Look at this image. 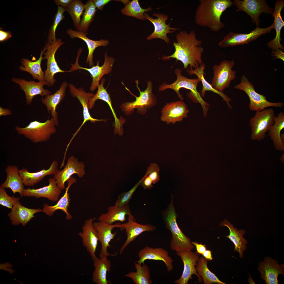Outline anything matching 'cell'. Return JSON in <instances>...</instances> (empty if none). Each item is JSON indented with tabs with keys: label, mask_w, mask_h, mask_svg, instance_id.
<instances>
[{
	"label": "cell",
	"mask_w": 284,
	"mask_h": 284,
	"mask_svg": "<svg viewBox=\"0 0 284 284\" xmlns=\"http://www.w3.org/2000/svg\"><path fill=\"white\" fill-rule=\"evenodd\" d=\"M176 38L177 42L173 43L174 52L170 56H164L162 59L175 58L182 63L184 68L187 69L189 65V70L193 69V68L195 69L203 63L202 56L204 49L201 46L202 41L197 38L194 31L189 33L185 31H180L176 34Z\"/></svg>",
	"instance_id": "obj_1"
},
{
	"label": "cell",
	"mask_w": 284,
	"mask_h": 284,
	"mask_svg": "<svg viewBox=\"0 0 284 284\" xmlns=\"http://www.w3.org/2000/svg\"><path fill=\"white\" fill-rule=\"evenodd\" d=\"M195 19L198 25L207 27L217 32L223 28L224 24L221 20L223 12L233 4L230 0H200Z\"/></svg>",
	"instance_id": "obj_2"
},
{
	"label": "cell",
	"mask_w": 284,
	"mask_h": 284,
	"mask_svg": "<svg viewBox=\"0 0 284 284\" xmlns=\"http://www.w3.org/2000/svg\"><path fill=\"white\" fill-rule=\"evenodd\" d=\"M165 224V228L171 232L172 238L170 247L176 252L184 251H191L194 245L189 238L182 231L177 224V215L174 204V198L172 196L170 203L161 213Z\"/></svg>",
	"instance_id": "obj_3"
},
{
	"label": "cell",
	"mask_w": 284,
	"mask_h": 284,
	"mask_svg": "<svg viewBox=\"0 0 284 284\" xmlns=\"http://www.w3.org/2000/svg\"><path fill=\"white\" fill-rule=\"evenodd\" d=\"M182 71L179 68L176 69L174 72L177 76L176 80L174 83L169 84L163 83L159 86V91H163L168 89H172L177 94L179 99L182 100L184 99L179 93L180 89L183 88L190 90V92L187 94V96L194 102L201 104L203 109L204 115L206 117L210 105L203 99L200 93L197 90V86L200 80L198 78L194 79L188 78L182 75Z\"/></svg>",
	"instance_id": "obj_4"
},
{
	"label": "cell",
	"mask_w": 284,
	"mask_h": 284,
	"mask_svg": "<svg viewBox=\"0 0 284 284\" xmlns=\"http://www.w3.org/2000/svg\"><path fill=\"white\" fill-rule=\"evenodd\" d=\"M56 126L53 118L49 119V117L44 122L34 121L24 127L16 126L15 129L18 134L37 143L48 141L51 135L56 132Z\"/></svg>",
	"instance_id": "obj_5"
},
{
	"label": "cell",
	"mask_w": 284,
	"mask_h": 284,
	"mask_svg": "<svg viewBox=\"0 0 284 284\" xmlns=\"http://www.w3.org/2000/svg\"><path fill=\"white\" fill-rule=\"evenodd\" d=\"M135 82L139 92V97L133 94L123 84L125 89L136 98L135 100L133 102H126L121 104V108L127 115L132 113L135 109H136L138 113L144 114L146 113L148 110L155 106L157 103L156 98L152 92L153 85L151 81L147 82V87L143 91H141L138 86L139 80H137L135 81Z\"/></svg>",
	"instance_id": "obj_6"
},
{
	"label": "cell",
	"mask_w": 284,
	"mask_h": 284,
	"mask_svg": "<svg viewBox=\"0 0 284 284\" xmlns=\"http://www.w3.org/2000/svg\"><path fill=\"white\" fill-rule=\"evenodd\" d=\"M275 116L272 108L256 112L249 120L251 139L257 141L263 140L266 137V133L273 124Z\"/></svg>",
	"instance_id": "obj_7"
},
{
	"label": "cell",
	"mask_w": 284,
	"mask_h": 284,
	"mask_svg": "<svg viewBox=\"0 0 284 284\" xmlns=\"http://www.w3.org/2000/svg\"><path fill=\"white\" fill-rule=\"evenodd\" d=\"M234 88L242 90L246 94L250 100L248 107L251 111L258 112L268 107L281 108L284 105L283 103H273L268 101L266 96L255 91L253 85L245 75L242 76L240 83L235 85Z\"/></svg>",
	"instance_id": "obj_8"
},
{
	"label": "cell",
	"mask_w": 284,
	"mask_h": 284,
	"mask_svg": "<svg viewBox=\"0 0 284 284\" xmlns=\"http://www.w3.org/2000/svg\"><path fill=\"white\" fill-rule=\"evenodd\" d=\"M82 50V48H80L78 50L76 61L74 64H72V67L70 70L72 71L78 69H83L88 71L92 78V81L90 90L91 91L93 92L98 88L99 84V82L102 77L105 74H108L111 71L115 60L113 57H109L107 55V51H106L105 53L104 63L102 66H99L100 60H98L95 66L94 65L90 68L83 67L80 66L78 62L79 57Z\"/></svg>",
	"instance_id": "obj_9"
},
{
	"label": "cell",
	"mask_w": 284,
	"mask_h": 284,
	"mask_svg": "<svg viewBox=\"0 0 284 284\" xmlns=\"http://www.w3.org/2000/svg\"><path fill=\"white\" fill-rule=\"evenodd\" d=\"M235 65L233 60H224L213 66L214 75L211 84L215 89L223 92L229 87L231 81L236 78V71L232 69Z\"/></svg>",
	"instance_id": "obj_10"
},
{
	"label": "cell",
	"mask_w": 284,
	"mask_h": 284,
	"mask_svg": "<svg viewBox=\"0 0 284 284\" xmlns=\"http://www.w3.org/2000/svg\"><path fill=\"white\" fill-rule=\"evenodd\" d=\"M275 28V25L273 23L271 26L266 28H261L256 27L254 30L248 34H244L230 32L218 43V45L222 48H226L247 44L256 39L262 35L270 33Z\"/></svg>",
	"instance_id": "obj_11"
},
{
	"label": "cell",
	"mask_w": 284,
	"mask_h": 284,
	"mask_svg": "<svg viewBox=\"0 0 284 284\" xmlns=\"http://www.w3.org/2000/svg\"><path fill=\"white\" fill-rule=\"evenodd\" d=\"M233 4L237 8L235 11H243L251 18L256 27L260 23L259 16L262 13L272 14L274 9L270 7L265 0H234Z\"/></svg>",
	"instance_id": "obj_12"
},
{
	"label": "cell",
	"mask_w": 284,
	"mask_h": 284,
	"mask_svg": "<svg viewBox=\"0 0 284 284\" xmlns=\"http://www.w3.org/2000/svg\"><path fill=\"white\" fill-rule=\"evenodd\" d=\"M65 42L59 38L54 43L50 44L46 43L47 51L43 54L45 56L43 59H46L47 68L44 72V80L48 87L53 86L56 80L54 78L55 75L59 73H65L71 72L70 70L65 71L60 69L58 65L55 58V54L57 50Z\"/></svg>",
	"instance_id": "obj_13"
},
{
	"label": "cell",
	"mask_w": 284,
	"mask_h": 284,
	"mask_svg": "<svg viewBox=\"0 0 284 284\" xmlns=\"http://www.w3.org/2000/svg\"><path fill=\"white\" fill-rule=\"evenodd\" d=\"M85 165L82 161H79L78 159L72 155L68 159L67 163L64 168L54 175L58 187L61 190L65 188L66 181L74 174L82 178L85 174Z\"/></svg>",
	"instance_id": "obj_14"
},
{
	"label": "cell",
	"mask_w": 284,
	"mask_h": 284,
	"mask_svg": "<svg viewBox=\"0 0 284 284\" xmlns=\"http://www.w3.org/2000/svg\"><path fill=\"white\" fill-rule=\"evenodd\" d=\"M177 255L180 257L184 265L182 274L180 278L174 281L176 284H187L190 279H192V276L196 275L198 281L201 282L202 277L197 273L196 266L199 257L198 254L191 251H184L176 252Z\"/></svg>",
	"instance_id": "obj_15"
},
{
	"label": "cell",
	"mask_w": 284,
	"mask_h": 284,
	"mask_svg": "<svg viewBox=\"0 0 284 284\" xmlns=\"http://www.w3.org/2000/svg\"><path fill=\"white\" fill-rule=\"evenodd\" d=\"M145 19L149 21L153 24L154 27V32L146 39L149 40L155 38H159L164 40L165 42L168 44L170 40L167 36L168 33H172L174 31L179 30V28H171L170 27V23L167 24L166 22L168 19V16L160 13H154L153 16L157 18H153L150 17L146 13L144 14Z\"/></svg>",
	"instance_id": "obj_16"
},
{
	"label": "cell",
	"mask_w": 284,
	"mask_h": 284,
	"mask_svg": "<svg viewBox=\"0 0 284 284\" xmlns=\"http://www.w3.org/2000/svg\"><path fill=\"white\" fill-rule=\"evenodd\" d=\"M161 120L168 124L182 121L189 112L186 104L182 101L167 103L161 111Z\"/></svg>",
	"instance_id": "obj_17"
},
{
	"label": "cell",
	"mask_w": 284,
	"mask_h": 284,
	"mask_svg": "<svg viewBox=\"0 0 284 284\" xmlns=\"http://www.w3.org/2000/svg\"><path fill=\"white\" fill-rule=\"evenodd\" d=\"M258 270L266 284H278V275L284 274V265H279L277 260L266 257L263 261L260 262Z\"/></svg>",
	"instance_id": "obj_18"
},
{
	"label": "cell",
	"mask_w": 284,
	"mask_h": 284,
	"mask_svg": "<svg viewBox=\"0 0 284 284\" xmlns=\"http://www.w3.org/2000/svg\"><path fill=\"white\" fill-rule=\"evenodd\" d=\"M95 218H89L86 220L82 227V231L78 235L82 239L83 246L85 247L93 261L98 258L95 253L99 239L97 231L93 225Z\"/></svg>",
	"instance_id": "obj_19"
},
{
	"label": "cell",
	"mask_w": 284,
	"mask_h": 284,
	"mask_svg": "<svg viewBox=\"0 0 284 284\" xmlns=\"http://www.w3.org/2000/svg\"><path fill=\"white\" fill-rule=\"evenodd\" d=\"M128 222L125 223H118V227L121 230L125 229L127 236L125 242L120 248V254H122L129 244L141 234L145 231H153L156 229L155 226L151 225H142L137 223L133 215L128 216Z\"/></svg>",
	"instance_id": "obj_20"
},
{
	"label": "cell",
	"mask_w": 284,
	"mask_h": 284,
	"mask_svg": "<svg viewBox=\"0 0 284 284\" xmlns=\"http://www.w3.org/2000/svg\"><path fill=\"white\" fill-rule=\"evenodd\" d=\"M11 80L19 85L20 89L24 92L26 103L28 105L31 104L33 99L36 95H39L43 97L51 94L49 90L43 88L44 85H47L46 83L28 81L24 79L15 77L12 78Z\"/></svg>",
	"instance_id": "obj_21"
},
{
	"label": "cell",
	"mask_w": 284,
	"mask_h": 284,
	"mask_svg": "<svg viewBox=\"0 0 284 284\" xmlns=\"http://www.w3.org/2000/svg\"><path fill=\"white\" fill-rule=\"evenodd\" d=\"M69 87L72 96L76 97L81 104L83 108V122L73 135L70 141L72 140L80 131L82 126L87 121H89L91 122L95 123L96 121H104V119H98L93 118L90 114L89 111V103L90 99L94 94L91 92H87L82 87L77 88L73 84H69Z\"/></svg>",
	"instance_id": "obj_22"
},
{
	"label": "cell",
	"mask_w": 284,
	"mask_h": 284,
	"mask_svg": "<svg viewBox=\"0 0 284 284\" xmlns=\"http://www.w3.org/2000/svg\"><path fill=\"white\" fill-rule=\"evenodd\" d=\"M93 225L98 233L99 241L101 245V249L99 256L100 257L111 256L114 255L109 253L108 251V247H111L110 242L113 239L116 234V232L112 233L113 229L118 227V223L110 224L99 221L94 222Z\"/></svg>",
	"instance_id": "obj_23"
},
{
	"label": "cell",
	"mask_w": 284,
	"mask_h": 284,
	"mask_svg": "<svg viewBox=\"0 0 284 284\" xmlns=\"http://www.w3.org/2000/svg\"><path fill=\"white\" fill-rule=\"evenodd\" d=\"M138 256L139 260L135 262L139 264H143L148 260H161L164 262L168 271L170 272L173 269V260L168 251L163 248H154L146 246L140 251Z\"/></svg>",
	"instance_id": "obj_24"
},
{
	"label": "cell",
	"mask_w": 284,
	"mask_h": 284,
	"mask_svg": "<svg viewBox=\"0 0 284 284\" xmlns=\"http://www.w3.org/2000/svg\"><path fill=\"white\" fill-rule=\"evenodd\" d=\"M59 171L58 162L54 160L48 169L44 168L39 171L32 173L29 172L26 169L23 167L19 170V172L23 185L31 186L40 181L47 176L54 175Z\"/></svg>",
	"instance_id": "obj_25"
},
{
	"label": "cell",
	"mask_w": 284,
	"mask_h": 284,
	"mask_svg": "<svg viewBox=\"0 0 284 284\" xmlns=\"http://www.w3.org/2000/svg\"><path fill=\"white\" fill-rule=\"evenodd\" d=\"M49 184L47 186L37 189L29 187L24 189L23 193V196L34 197L36 198L44 197L49 200L56 201L58 200L61 190L57 187L55 180L50 178L48 180Z\"/></svg>",
	"instance_id": "obj_26"
},
{
	"label": "cell",
	"mask_w": 284,
	"mask_h": 284,
	"mask_svg": "<svg viewBox=\"0 0 284 284\" xmlns=\"http://www.w3.org/2000/svg\"><path fill=\"white\" fill-rule=\"evenodd\" d=\"M68 85L66 82H63L59 89L54 94L46 96L41 99V102L46 106L48 112L49 114L51 113L52 118L57 126H59V123L57 108L65 97L66 90Z\"/></svg>",
	"instance_id": "obj_27"
},
{
	"label": "cell",
	"mask_w": 284,
	"mask_h": 284,
	"mask_svg": "<svg viewBox=\"0 0 284 284\" xmlns=\"http://www.w3.org/2000/svg\"><path fill=\"white\" fill-rule=\"evenodd\" d=\"M42 211L40 208L30 209L21 205L19 201L14 204L8 216L12 224L17 225L21 224L23 226L32 219L36 213Z\"/></svg>",
	"instance_id": "obj_28"
},
{
	"label": "cell",
	"mask_w": 284,
	"mask_h": 284,
	"mask_svg": "<svg viewBox=\"0 0 284 284\" xmlns=\"http://www.w3.org/2000/svg\"><path fill=\"white\" fill-rule=\"evenodd\" d=\"M76 178L71 176L68 180V186L65 188V192L63 196L58 201L57 203L53 206H49L45 204L43 205L42 212L49 216L53 215L56 210H60L65 212L66 215V218L67 220H70L72 216L68 211V208L71 200L68 191L71 185L76 182Z\"/></svg>",
	"instance_id": "obj_29"
},
{
	"label": "cell",
	"mask_w": 284,
	"mask_h": 284,
	"mask_svg": "<svg viewBox=\"0 0 284 284\" xmlns=\"http://www.w3.org/2000/svg\"><path fill=\"white\" fill-rule=\"evenodd\" d=\"M275 7L272 16L274 18L275 29L276 31V36L275 38L268 42L267 45L268 47L275 50L279 48L283 50L284 47L280 43L281 40V31L282 28L284 26V22L281 15V12L284 7L283 0H277L275 3Z\"/></svg>",
	"instance_id": "obj_30"
},
{
	"label": "cell",
	"mask_w": 284,
	"mask_h": 284,
	"mask_svg": "<svg viewBox=\"0 0 284 284\" xmlns=\"http://www.w3.org/2000/svg\"><path fill=\"white\" fill-rule=\"evenodd\" d=\"M66 32L72 39L78 38L85 43L88 50L86 62L88 63L89 66L91 67L94 65L93 54L96 48L99 46H106L109 44V42L108 40L100 39L99 40H93L86 36V35L88 34L87 33H84L74 30L71 28L67 29Z\"/></svg>",
	"instance_id": "obj_31"
},
{
	"label": "cell",
	"mask_w": 284,
	"mask_h": 284,
	"mask_svg": "<svg viewBox=\"0 0 284 284\" xmlns=\"http://www.w3.org/2000/svg\"><path fill=\"white\" fill-rule=\"evenodd\" d=\"M19 170L18 167L16 165L7 166L5 170L7 174L6 179L1 185L0 187L10 188L14 194L18 192L22 197L24 185L19 175Z\"/></svg>",
	"instance_id": "obj_32"
},
{
	"label": "cell",
	"mask_w": 284,
	"mask_h": 284,
	"mask_svg": "<svg viewBox=\"0 0 284 284\" xmlns=\"http://www.w3.org/2000/svg\"><path fill=\"white\" fill-rule=\"evenodd\" d=\"M220 226H225L229 230V234L226 236L234 243V251L239 252V256L241 258L243 257V252L247 249L246 245L247 241L243 237L246 231L245 230H239L235 228L233 225L226 220H224L220 224Z\"/></svg>",
	"instance_id": "obj_33"
},
{
	"label": "cell",
	"mask_w": 284,
	"mask_h": 284,
	"mask_svg": "<svg viewBox=\"0 0 284 284\" xmlns=\"http://www.w3.org/2000/svg\"><path fill=\"white\" fill-rule=\"evenodd\" d=\"M46 50L45 45L43 50L41 51L39 58L35 61H31L28 59L22 58L21 61L22 65L19 67V69L30 73L34 79H37L39 82L46 83L44 80V73L42 70L41 63L43 59L42 55Z\"/></svg>",
	"instance_id": "obj_34"
},
{
	"label": "cell",
	"mask_w": 284,
	"mask_h": 284,
	"mask_svg": "<svg viewBox=\"0 0 284 284\" xmlns=\"http://www.w3.org/2000/svg\"><path fill=\"white\" fill-rule=\"evenodd\" d=\"M107 212L102 214L99 218L98 220L108 224H112L118 221H125V216H132L128 204L119 207L115 205L108 207Z\"/></svg>",
	"instance_id": "obj_35"
},
{
	"label": "cell",
	"mask_w": 284,
	"mask_h": 284,
	"mask_svg": "<svg viewBox=\"0 0 284 284\" xmlns=\"http://www.w3.org/2000/svg\"><path fill=\"white\" fill-rule=\"evenodd\" d=\"M104 256L93 261L95 270L92 274V281L97 284H108L110 281L107 279V272L111 271V261Z\"/></svg>",
	"instance_id": "obj_36"
},
{
	"label": "cell",
	"mask_w": 284,
	"mask_h": 284,
	"mask_svg": "<svg viewBox=\"0 0 284 284\" xmlns=\"http://www.w3.org/2000/svg\"><path fill=\"white\" fill-rule=\"evenodd\" d=\"M105 81V78H103L100 84L98 87V90L96 93L90 99L89 103V108L91 109L94 107L95 102L98 99H100L106 102L109 106L115 120V128L116 131H120L121 130L123 124L121 123L116 116L112 105L111 101L109 95L106 89L104 87Z\"/></svg>",
	"instance_id": "obj_37"
},
{
	"label": "cell",
	"mask_w": 284,
	"mask_h": 284,
	"mask_svg": "<svg viewBox=\"0 0 284 284\" xmlns=\"http://www.w3.org/2000/svg\"><path fill=\"white\" fill-rule=\"evenodd\" d=\"M205 67V64L203 63L199 67L194 69V70L189 69L187 70L189 75L195 74L196 75L201 82L202 87L201 93L200 94L201 96L204 97L205 96V92L206 91H211L220 95L222 98L223 100L226 102L229 108L230 109H231L232 107L229 103L232 100L231 99L227 96L223 92H219L215 89L211 84L209 83L205 79L204 75Z\"/></svg>",
	"instance_id": "obj_38"
},
{
	"label": "cell",
	"mask_w": 284,
	"mask_h": 284,
	"mask_svg": "<svg viewBox=\"0 0 284 284\" xmlns=\"http://www.w3.org/2000/svg\"><path fill=\"white\" fill-rule=\"evenodd\" d=\"M284 128V113L281 111L275 116L274 123L268 131L275 149L282 151L284 150V144L281 140V131Z\"/></svg>",
	"instance_id": "obj_39"
},
{
	"label": "cell",
	"mask_w": 284,
	"mask_h": 284,
	"mask_svg": "<svg viewBox=\"0 0 284 284\" xmlns=\"http://www.w3.org/2000/svg\"><path fill=\"white\" fill-rule=\"evenodd\" d=\"M134 265L136 271L131 272L125 275V276L131 278L135 284H152L148 266L144 263L142 266L135 262Z\"/></svg>",
	"instance_id": "obj_40"
},
{
	"label": "cell",
	"mask_w": 284,
	"mask_h": 284,
	"mask_svg": "<svg viewBox=\"0 0 284 284\" xmlns=\"http://www.w3.org/2000/svg\"><path fill=\"white\" fill-rule=\"evenodd\" d=\"M207 260L204 257L199 258L196 266V271L202 277L204 284H225L215 274L211 272L207 266Z\"/></svg>",
	"instance_id": "obj_41"
},
{
	"label": "cell",
	"mask_w": 284,
	"mask_h": 284,
	"mask_svg": "<svg viewBox=\"0 0 284 284\" xmlns=\"http://www.w3.org/2000/svg\"><path fill=\"white\" fill-rule=\"evenodd\" d=\"M97 11L93 0H88L85 4L84 10L77 30L87 33L89 27L93 21Z\"/></svg>",
	"instance_id": "obj_42"
},
{
	"label": "cell",
	"mask_w": 284,
	"mask_h": 284,
	"mask_svg": "<svg viewBox=\"0 0 284 284\" xmlns=\"http://www.w3.org/2000/svg\"><path fill=\"white\" fill-rule=\"evenodd\" d=\"M152 11L151 7L146 9L142 8L138 0H133L130 2L122 9L121 12L123 14L131 16L137 19L145 20L144 14L145 12Z\"/></svg>",
	"instance_id": "obj_43"
},
{
	"label": "cell",
	"mask_w": 284,
	"mask_h": 284,
	"mask_svg": "<svg viewBox=\"0 0 284 284\" xmlns=\"http://www.w3.org/2000/svg\"><path fill=\"white\" fill-rule=\"evenodd\" d=\"M85 8V4L79 0H73L69 6L65 9L70 14L72 19L73 24L77 29L80 23L81 16Z\"/></svg>",
	"instance_id": "obj_44"
},
{
	"label": "cell",
	"mask_w": 284,
	"mask_h": 284,
	"mask_svg": "<svg viewBox=\"0 0 284 284\" xmlns=\"http://www.w3.org/2000/svg\"><path fill=\"white\" fill-rule=\"evenodd\" d=\"M65 11V9L58 6L57 12L55 14L53 19V22L49 30L47 39V43L53 44L57 40L55 36L56 29L61 21L64 18V13Z\"/></svg>",
	"instance_id": "obj_45"
},
{
	"label": "cell",
	"mask_w": 284,
	"mask_h": 284,
	"mask_svg": "<svg viewBox=\"0 0 284 284\" xmlns=\"http://www.w3.org/2000/svg\"><path fill=\"white\" fill-rule=\"evenodd\" d=\"M142 179V178L128 191L123 192L120 194L118 196L114 205L119 207H121L128 204L134 192L139 186L140 185Z\"/></svg>",
	"instance_id": "obj_46"
},
{
	"label": "cell",
	"mask_w": 284,
	"mask_h": 284,
	"mask_svg": "<svg viewBox=\"0 0 284 284\" xmlns=\"http://www.w3.org/2000/svg\"><path fill=\"white\" fill-rule=\"evenodd\" d=\"M19 197L10 196L7 193L5 188L0 187V204L11 209L16 202L19 201Z\"/></svg>",
	"instance_id": "obj_47"
},
{
	"label": "cell",
	"mask_w": 284,
	"mask_h": 284,
	"mask_svg": "<svg viewBox=\"0 0 284 284\" xmlns=\"http://www.w3.org/2000/svg\"><path fill=\"white\" fill-rule=\"evenodd\" d=\"M159 170V166L155 163H151L148 168L146 173L153 184H156L160 180Z\"/></svg>",
	"instance_id": "obj_48"
},
{
	"label": "cell",
	"mask_w": 284,
	"mask_h": 284,
	"mask_svg": "<svg viewBox=\"0 0 284 284\" xmlns=\"http://www.w3.org/2000/svg\"><path fill=\"white\" fill-rule=\"evenodd\" d=\"M142 180L140 185L144 189H151L153 187V182L150 179L146 173L145 174L142 178Z\"/></svg>",
	"instance_id": "obj_49"
},
{
	"label": "cell",
	"mask_w": 284,
	"mask_h": 284,
	"mask_svg": "<svg viewBox=\"0 0 284 284\" xmlns=\"http://www.w3.org/2000/svg\"><path fill=\"white\" fill-rule=\"evenodd\" d=\"M111 0H93L94 4L96 8L100 10H102L104 6Z\"/></svg>",
	"instance_id": "obj_50"
},
{
	"label": "cell",
	"mask_w": 284,
	"mask_h": 284,
	"mask_svg": "<svg viewBox=\"0 0 284 284\" xmlns=\"http://www.w3.org/2000/svg\"><path fill=\"white\" fill-rule=\"evenodd\" d=\"M73 0H54L56 4L65 9L67 8Z\"/></svg>",
	"instance_id": "obj_51"
},
{
	"label": "cell",
	"mask_w": 284,
	"mask_h": 284,
	"mask_svg": "<svg viewBox=\"0 0 284 284\" xmlns=\"http://www.w3.org/2000/svg\"><path fill=\"white\" fill-rule=\"evenodd\" d=\"M12 37L11 33L9 31H4L0 30V41L2 42L7 40Z\"/></svg>",
	"instance_id": "obj_52"
},
{
	"label": "cell",
	"mask_w": 284,
	"mask_h": 284,
	"mask_svg": "<svg viewBox=\"0 0 284 284\" xmlns=\"http://www.w3.org/2000/svg\"><path fill=\"white\" fill-rule=\"evenodd\" d=\"M272 55L275 57V59H281L284 61V53L282 50L278 48L272 51Z\"/></svg>",
	"instance_id": "obj_53"
},
{
	"label": "cell",
	"mask_w": 284,
	"mask_h": 284,
	"mask_svg": "<svg viewBox=\"0 0 284 284\" xmlns=\"http://www.w3.org/2000/svg\"><path fill=\"white\" fill-rule=\"evenodd\" d=\"M192 243L195 246L197 253H198L202 255L206 250L205 245H203L201 243L199 244L196 242H192Z\"/></svg>",
	"instance_id": "obj_54"
},
{
	"label": "cell",
	"mask_w": 284,
	"mask_h": 284,
	"mask_svg": "<svg viewBox=\"0 0 284 284\" xmlns=\"http://www.w3.org/2000/svg\"><path fill=\"white\" fill-rule=\"evenodd\" d=\"M12 113L11 110L7 108H4L0 106V116L11 115Z\"/></svg>",
	"instance_id": "obj_55"
},
{
	"label": "cell",
	"mask_w": 284,
	"mask_h": 284,
	"mask_svg": "<svg viewBox=\"0 0 284 284\" xmlns=\"http://www.w3.org/2000/svg\"><path fill=\"white\" fill-rule=\"evenodd\" d=\"M202 255L207 260H212L213 259L211 251L210 250H206Z\"/></svg>",
	"instance_id": "obj_56"
},
{
	"label": "cell",
	"mask_w": 284,
	"mask_h": 284,
	"mask_svg": "<svg viewBox=\"0 0 284 284\" xmlns=\"http://www.w3.org/2000/svg\"><path fill=\"white\" fill-rule=\"evenodd\" d=\"M284 155H282L281 158L280 160L282 162V163L284 162Z\"/></svg>",
	"instance_id": "obj_57"
}]
</instances>
